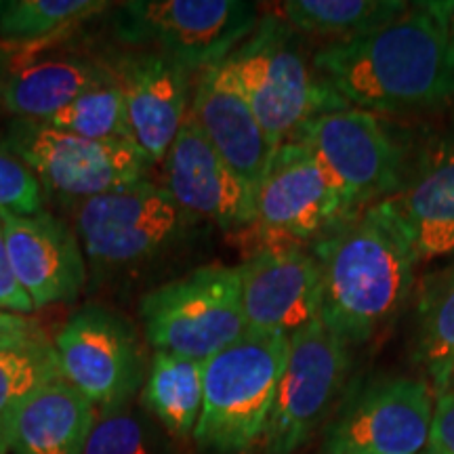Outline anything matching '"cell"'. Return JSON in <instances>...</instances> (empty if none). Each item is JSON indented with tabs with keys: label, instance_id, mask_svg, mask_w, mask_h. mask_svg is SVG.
<instances>
[{
	"label": "cell",
	"instance_id": "obj_2",
	"mask_svg": "<svg viewBox=\"0 0 454 454\" xmlns=\"http://www.w3.org/2000/svg\"><path fill=\"white\" fill-rule=\"evenodd\" d=\"M311 253L322 276L320 320L348 345L364 343L404 308L419 259L381 202L351 215Z\"/></svg>",
	"mask_w": 454,
	"mask_h": 454
},
{
	"label": "cell",
	"instance_id": "obj_5",
	"mask_svg": "<svg viewBox=\"0 0 454 454\" xmlns=\"http://www.w3.org/2000/svg\"><path fill=\"white\" fill-rule=\"evenodd\" d=\"M139 316L154 351L207 362L248 331L240 271L227 265L198 268L147 293Z\"/></svg>",
	"mask_w": 454,
	"mask_h": 454
},
{
	"label": "cell",
	"instance_id": "obj_11",
	"mask_svg": "<svg viewBox=\"0 0 454 454\" xmlns=\"http://www.w3.org/2000/svg\"><path fill=\"white\" fill-rule=\"evenodd\" d=\"M53 348L61 377L95 411L129 406L144 379L137 334L124 317L98 305L76 311L57 333Z\"/></svg>",
	"mask_w": 454,
	"mask_h": 454
},
{
	"label": "cell",
	"instance_id": "obj_19",
	"mask_svg": "<svg viewBox=\"0 0 454 454\" xmlns=\"http://www.w3.org/2000/svg\"><path fill=\"white\" fill-rule=\"evenodd\" d=\"M135 145L152 164L164 160L190 112V70L167 55H130L116 72Z\"/></svg>",
	"mask_w": 454,
	"mask_h": 454
},
{
	"label": "cell",
	"instance_id": "obj_24",
	"mask_svg": "<svg viewBox=\"0 0 454 454\" xmlns=\"http://www.w3.org/2000/svg\"><path fill=\"white\" fill-rule=\"evenodd\" d=\"M408 7L404 0H288L282 15L297 32L349 41L391 24Z\"/></svg>",
	"mask_w": 454,
	"mask_h": 454
},
{
	"label": "cell",
	"instance_id": "obj_21",
	"mask_svg": "<svg viewBox=\"0 0 454 454\" xmlns=\"http://www.w3.org/2000/svg\"><path fill=\"white\" fill-rule=\"evenodd\" d=\"M107 74L87 59H47L11 74L4 84V107L21 121L44 122L72 104Z\"/></svg>",
	"mask_w": 454,
	"mask_h": 454
},
{
	"label": "cell",
	"instance_id": "obj_8",
	"mask_svg": "<svg viewBox=\"0 0 454 454\" xmlns=\"http://www.w3.org/2000/svg\"><path fill=\"white\" fill-rule=\"evenodd\" d=\"M4 150L20 158L41 185L82 200L141 181L152 164L133 141H90L21 118L7 130Z\"/></svg>",
	"mask_w": 454,
	"mask_h": 454
},
{
	"label": "cell",
	"instance_id": "obj_1",
	"mask_svg": "<svg viewBox=\"0 0 454 454\" xmlns=\"http://www.w3.org/2000/svg\"><path fill=\"white\" fill-rule=\"evenodd\" d=\"M448 3H412L402 17L364 36L326 44L314 70L345 106L406 112L454 99Z\"/></svg>",
	"mask_w": 454,
	"mask_h": 454
},
{
	"label": "cell",
	"instance_id": "obj_16",
	"mask_svg": "<svg viewBox=\"0 0 454 454\" xmlns=\"http://www.w3.org/2000/svg\"><path fill=\"white\" fill-rule=\"evenodd\" d=\"M11 268L34 309L78 297L87 268L78 236L51 213L21 217L0 211Z\"/></svg>",
	"mask_w": 454,
	"mask_h": 454
},
{
	"label": "cell",
	"instance_id": "obj_17",
	"mask_svg": "<svg viewBox=\"0 0 454 454\" xmlns=\"http://www.w3.org/2000/svg\"><path fill=\"white\" fill-rule=\"evenodd\" d=\"M381 204L394 215L417 259L454 253V129L427 141L412 173Z\"/></svg>",
	"mask_w": 454,
	"mask_h": 454
},
{
	"label": "cell",
	"instance_id": "obj_33",
	"mask_svg": "<svg viewBox=\"0 0 454 454\" xmlns=\"http://www.w3.org/2000/svg\"><path fill=\"white\" fill-rule=\"evenodd\" d=\"M448 47H450V59L454 67V3H452L450 15H448Z\"/></svg>",
	"mask_w": 454,
	"mask_h": 454
},
{
	"label": "cell",
	"instance_id": "obj_9",
	"mask_svg": "<svg viewBox=\"0 0 454 454\" xmlns=\"http://www.w3.org/2000/svg\"><path fill=\"white\" fill-rule=\"evenodd\" d=\"M349 345L317 317L291 334L286 364L265 427V454H294L311 438L343 387Z\"/></svg>",
	"mask_w": 454,
	"mask_h": 454
},
{
	"label": "cell",
	"instance_id": "obj_7",
	"mask_svg": "<svg viewBox=\"0 0 454 454\" xmlns=\"http://www.w3.org/2000/svg\"><path fill=\"white\" fill-rule=\"evenodd\" d=\"M357 208L305 145L288 141L274 156L254 194L253 227L265 244L317 242Z\"/></svg>",
	"mask_w": 454,
	"mask_h": 454
},
{
	"label": "cell",
	"instance_id": "obj_3",
	"mask_svg": "<svg viewBox=\"0 0 454 454\" xmlns=\"http://www.w3.org/2000/svg\"><path fill=\"white\" fill-rule=\"evenodd\" d=\"M291 334L247 331L204 362L194 442L204 454H248L263 440Z\"/></svg>",
	"mask_w": 454,
	"mask_h": 454
},
{
	"label": "cell",
	"instance_id": "obj_15",
	"mask_svg": "<svg viewBox=\"0 0 454 454\" xmlns=\"http://www.w3.org/2000/svg\"><path fill=\"white\" fill-rule=\"evenodd\" d=\"M164 173L168 194L184 211L202 215L223 230L253 227L254 192L215 152L192 112L164 156Z\"/></svg>",
	"mask_w": 454,
	"mask_h": 454
},
{
	"label": "cell",
	"instance_id": "obj_10",
	"mask_svg": "<svg viewBox=\"0 0 454 454\" xmlns=\"http://www.w3.org/2000/svg\"><path fill=\"white\" fill-rule=\"evenodd\" d=\"M291 141L308 147L356 208L394 196L404 184V150L372 112L354 107L322 112Z\"/></svg>",
	"mask_w": 454,
	"mask_h": 454
},
{
	"label": "cell",
	"instance_id": "obj_12",
	"mask_svg": "<svg viewBox=\"0 0 454 454\" xmlns=\"http://www.w3.org/2000/svg\"><path fill=\"white\" fill-rule=\"evenodd\" d=\"M181 225L184 208L167 187L147 179L89 198L76 215L84 253L101 265H130L154 257Z\"/></svg>",
	"mask_w": 454,
	"mask_h": 454
},
{
	"label": "cell",
	"instance_id": "obj_14",
	"mask_svg": "<svg viewBox=\"0 0 454 454\" xmlns=\"http://www.w3.org/2000/svg\"><path fill=\"white\" fill-rule=\"evenodd\" d=\"M238 271L248 331L293 334L320 317V265L303 247L265 244Z\"/></svg>",
	"mask_w": 454,
	"mask_h": 454
},
{
	"label": "cell",
	"instance_id": "obj_25",
	"mask_svg": "<svg viewBox=\"0 0 454 454\" xmlns=\"http://www.w3.org/2000/svg\"><path fill=\"white\" fill-rule=\"evenodd\" d=\"M57 377L61 372L55 348L43 334L0 351V454L11 452L17 417L27 400Z\"/></svg>",
	"mask_w": 454,
	"mask_h": 454
},
{
	"label": "cell",
	"instance_id": "obj_34",
	"mask_svg": "<svg viewBox=\"0 0 454 454\" xmlns=\"http://www.w3.org/2000/svg\"><path fill=\"white\" fill-rule=\"evenodd\" d=\"M421 454H434V452H429V450H423Z\"/></svg>",
	"mask_w": 454,
	"mask_h": 454
},
{
	"label": "cell",
	"instance_id": "obj_31",
	"mask_svg": "<svg viewBox=\"0 0 454 454\" xmlns=\"http://www.w3.org/2000/svg\"><path fill=\"white\" fill-rule=\"evenodd\" d=\"M0 309L11 311V314H20V316L36 311L34 309L32 299L27 297L24 288L20 286V282H17V278L13 274V268H11L3 221H0Z\"/></svg>",
	"mask_w": 454,
	"mask_h": 454
},
{
	"label": "cell",
	"instance_id": "obj_22",
	"mask_svg": "<svg viewBox=\"0 0 454 454\" xmlns=\"http://www.w3.org/2000/svg\"><path fill=\"white\" fill-rule=\"evenodd\" d=\"M204 362L154 351L144 385V404L177 438L194 435L202 412Z\"/></svg>",
	"mask_w": 454,
	"mask_h": 454
},
{
	"label": "cell",
	"instance_id": "obj_30",
	"mask_svg": "<svg viewBox=\"0 0 454 454\" xmlns=\"http://www.w3.org/2000/svg\"><path fill=\"white\" fill-rule=\"evenodd\" d=\"M425 450L434 454H454V383L435 395L434 421Z\"/></svg>",
	"mask_w": 454,
	"mask_h": 454
},
{
	"label": "cell",
	"instance_id": "obj_23",
	"mask_svg": "<svg viewBox=\"0 0 454 454\" xmlns=\"http://www.w3.org/2000/svg\"><path fill=\"white\" fill-rule=\"evenodd\" d=\"M414 357L434 395L454 383V265L425 282L417 303Z\"/></svg>",
	"mask_w": 454,
	"mask_h": 454
},
{
	"label": "cell",
	"instance_id": "obj_32",
	"mask_svg": "<svg viewBox=\"0 0 454 454\" xmlns=\"http://www.w3.org/2000/svg\"><path fill=\"white\" fill-rule=\"evenodd\" d=\"M36 322L27 320L26 316L11 314V311H0V351L17 348V345L26 343L41 337Z\"/></svg>",
	"mask_w": 454,
	"mask_h": 454
},
{
	"label": "cell",
	"instance_id": "obj_29",
	"mask_svg": "<svg viewBox=\"0 0 454 454\" xmlns=\"http://www.w3.org/2000/svg\"><path fill=\"white\" fill-rule=\"evenodd\" d=\"M43 185L20 158L0 147V211L21 217L43 213Z\"/></svg>",
	"mask_w": 454,
	"mask_h": 454
},
{
	"label": "cell",
	"instance_id": "obj_13",
	"mask_svg": "<svg viewBox=\"0 0 454 454\" xmlns=\"http://www.w3.org/2000/svg\"><path fill=\"white\" fill-rule=\"evenodd\" d=\"M434 421L425 379H379L357 394L328 431L326 454H421Z\"/></svg>",
	"mask_w": 454,
	"mask_h": 454
},
{
	"label": "cell",
	"instance_id": "obj_18",
	"mask_svg": "<svg viewBox=\"0 0 454 454\" xmlns=\"http://www.w3.org/2000/svg\"><path fill=\"white\" fill-rule=\"evenodd\" d=\"M190 112L215 152L257 194L276 147L248 106L225 59L202 70Z\"/></svg>",
	"mask_w": 454,
	"mask_h": 454
},
{
	"label": "cell",
	"instance_id": "obj_26",
	"mask_svg": "<svg viewBox=\"0 0 454 454\" xmlns=\"http://www.w3.org/2000/svg\"><path fill=\"white\" fill-rule=\"evenodd\" d=\"M44 122L90 141H133L122 89L110 72Z\"/></svg>",
	"mask_w": 454,
	"mask_h": 454
},
{
	"label": "cell",
	"instance_id": "obj_4",
	"mask_svg": "<svg viewBox=\"0 0 454 454\" xmlns=\"http://www.w3.org/2000/svg\"><path fill=\"white\" fill-rule=\"evenodd\" d=\"M225 61L274 147L288 144L317 114L348 107L317 78L297 30L280 15L259 17L251 36Z\"/></svg>",
	"mask_w": 454,
	"mask_h": 454
},
{
	"label": "cell",
	"instance_id": "obj_27",
	"mask_svg": "<svg viewBox=\"0 0 454 454\" xmlns=\"http://www.w3.org/2000/svg\"><path fill=\"white\" fill-rule=\"evenodd\" d=\"M110 3L98 0H13L0 9V34L13 41H38L98 15Z\"/></svg>",
	"mask_w": 454,
	"mask_h": 454
},
{
	"label": "cell",
	"instance_id": "obj_6",
	"mask_svg": "<svg viewBox=\"0 0 454 454\" xmlns=\"http://www.w3.org/2000/svg\"><path fill=\"white\" fill-rule=\"evenodd\" d=\"M257 21L254 4L242 0H135L121 7L118 34L192 72L227 59Z\"/></svg>",
	"mask_w": 454,
	"mask_h": 454
},
{
	"label": "cell",
	"instance_id": "obj_20",
	"mask_svg": "<svg viewBox=\"0 0 454 454\" xmlns=\"http://www.w3.org/2000/svg\"><path fill=\"white\" fill-rule=\"evenodd\" d=\"M95 423V406L64 377L44 383L20 412L13 454H82Z\"/></svg>",
	"mask_w": 454,
	"mask_h": 454
},
{
	"label": "cell",
	"instance_id": "obj_28",
	"mask_svg": "<svg viewBox=\"0 0 454 454\" xmlns=\"http://www.w3.org/2000/svg\"><path fill=\"white\" fill-rule=\"evenodd\" d=\"M82 454H152L144 425L127 406L95 417Z\"/></svg>",
	"mask_w": 454,
	"mask_h": 454
}]
</instances>
